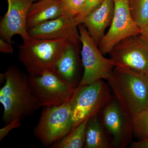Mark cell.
Wrapping results in <instances>:
<instances>
[{"mask_svg": "<svg viewBox=\"0 0 148 148\" xmlns=\"http://www.w3.org/2000/svg\"><path fill=\"white\" fill-rule=\"evenodd\" d=\"M133 135L138 140L148 138V109L140 112L132 118Z\"/></svg>", "mask_w": 148, "mask_h": 148, "instance_id": "cell-19", "label": "cell"}, {"mask_svg": "<svg viewBox=\"0 0 148 148\" xmlns=\"http://www.w3.org/2000/svg\"><path fill=\"white\" fill-rule=\"evenodd\" d=\"M78 29L82 45V61L84 69L79 86L108 79L115 67L113 61L111 58L103 56L83 24H79Z\"/></svg>", "mask_w": 148, "mask_h": 148, "instance_id": "cell-6", "label": "cell"}, {"mask_svg": "<svg viewBox=\"0 0 148 148\" xmlns=\"http://www.w3.org/2000/svg\"><path fill=\"white\" fill-rule=\"evenodd\" d=\"M1 75L5 80L0 90L4 122L7 124L16 119L21 121L34 113L40 106L30 87L29 76L14 66Z\"/></svg>", "mask_w": 148, "mask_h": 148, "instance_id": "cell-1", "label": "cell"}, {"mask_svg": "<svg viewBox=\"0 0 148 148\" xmlns=\"http://www.w3.org/2000/svg\"><path fill=\"white\" fill-rule=\"evenodd\" d=\"M104 1L105 0H86L82 10L76 17L78 24L79 25L81 21L85 17L101 5Z\"/></svg>", "mask_w": 148, "mask_h": 148, "instance_id": "cell-20", "label": "cell"}, {"mask_svg": "<svg viewBox=\"0 0 148 148\" xmlns=\"http://www.w3.org/2000/svg\"><path fill=\"white\" fill-rule=\"evenodd\" d=\"M78 25L75 17L65 12L28 30L31 38L38 39H63L79 44L80 42Z\"/></svg>", "mask_w": 148, "mask_h": 148, "instance_id": "cell-11", "label": "cell"}, {"mask_svg": "<svg viewBox=\"0 0 148 148\" xmlns=\"http://www.w3.org/2000/svg\"><path fill=\"white\" fill-rule=\"evenodd\" d=\"M131 148H148V138L132 142L130 145Z\"/></svg>", "mask_w": 148, "mask_h": 148, "instance_id": "cell-24", "label": "cell"}, {"mask_svg": "<svg viewBox=\"0 0 148 148\" xmlns=\"http://www.w3.org/2000/svg\"><path fill=\"white\" fill-rule=\"evenodd\" d=\"M29 84L40 107L61 105L70 101L75 88L61 79L55 72L29 75Z\"/></svg>", "mask_w": 148, "mask_h": 148, "instance_id": "cell-7", "label": "cell"}, {"mask_svg": "<svg viewBox=\"0 0 148 148\" xmlns=\"http://www.w3.org/2000/svg\"><path fill=\"white\" fill-rule=\"evenodd\" d=\"M106 80L114 96L131 118L148 109V75L115 66Z\"/></svg>", "mask_w": 148, "mask_h": 148, "instance_id": "cell-2", "label": "cell"}, {"mask_svg": "<svg viewBox=\"0 0 148 148\" xmlns=\"http://www.w3.org/2000/svg\"><path fill=\"white\" fill-rule=\"evenodd\" d=\"M63 1V3H64V5L66 4V3L68 2V1H69V0H62Z\"/></svg>", "mask_w": 148, "mask_h": 148, "instance_id": "cell-26", "label": "cell"}, {"mask_svg": "<svg viewBox=\"0 0 148 148\" xmlns=\"http://www.w3.org/2000/svg\"><path fill=\"white\" fill-rule=\"evenodd\" d=\"M21 120L18 119H14L0 130V141L8 135L11 130L20 127L21 125Z\"/></svg>", "mask_w": 148, "mask_h": 148, "instance_id": "cell-22", "label": "cell"}, {"mask_svg": "<svg viewBox=\"0 0 148 148\" xmlns=\"http://www.w3.org/2000/svg\"><path fill=\"white\" fill-rule=\"evenodd\" d=\"M0 51L5 54H12L14 51L12 43L8 42L2 38H0Z\"/></svg>", "mask_w": 148, "mask_h": 148, "instance_id": "cell-23", "label": "cell"}, {"mask_svg": "<svg viewBox=\"0 0 148 148\" xmlns=\"http://www.w3.org/2000/svg\"><path fill=\"white\" fill-rule=\"evenodd\" d=\"M38 0H7L8 8L0 22V35L12 43L15 35H19L23 41L31 37L28 34L27 20L33 4Z\"/></svg>", "mask_w": 148, "mask_h": 148, "instance_id": "cell-12", "label": "cell"}, {"mask_svg": "<svg viewBox=\"0 0 148 148\" xmlns=\"http://www.w3.org/2000/svg\"><path fill=\"white\" fill-rule=\"evenodd\" d=\"M114 12L110 27L99 44V49L104 54L110 53L114 47L123 40L139 36L141 29L130 14L129 3L123 0H114Z\"/></svg>", "mask_w": 148, "mask_h": 148, "instance_id": "cell-9", "label": "cell"}, {"mask_svg": "<svg viewBox=\"0 0 148 148\" xmlns=\"http://www.w3.org/2000/svg\"><path fill=\"white\" fill-rule=\"evenodd\" d=\"M140 36L148 44V24L143 29H141Z\"/></svg>", "mask_w": 148, "mask_h": 148, "instance_id": "cell-25", "label": "cell"}, {"mask_svg": "<svg viewBox=\"0 0 148 148\" xmlns=\"http://www.w3.org/2000/svg\"><path fill=\"white\" fill-rule=\"evenodd\" d=\"M34 130L35 137L43 146H51L73 129L70 101L57 106L44 107Z\"/></svg>", "mask_w": 148, "mask_h": 148, "instance_id": "cell-5", "label": "cell"}, {"mask_svg": "<svg viewBox=\"0 0 148 148\" xmlns=\"http://www.w3.org/2000/svg\"><path fill=\"white\" fill-rule=\"evenodd\" d=\"M84 148H113L110 137L102 122L101 113L90 117L88 120Z\"/></svg>", "mask_w": 148, "mask_h": 148, "instance_id": "cell-16", "label": "cell"}, {"mask_svg": "<svg viewBox=\"0 0 148 148\" xmlns=\"http://www.w3.org/2000/svg\"><path fill=\"white\" fill-rule=\"evenodd\" d=\"M86 0H69L64 5L65 12L76 17L82 10Z\"/></svg>", "mask_w": 148, "mask_h": 148, "instance_id": "cell-21", "label": "cell"}, {"mask_svg": "<svg viewBox=\"0 0 148 148\" xmlns=\"http://www.w3.org/2000/svg\"><path fill=\"white\" fill-rule=\"evenodd\" d=\"M123 1H125L128 2L129 3L131 2L132 1H133V0H123Z\"/></svg>", "mask_w": 148, "mask_h": 148, "instance_id": "cell-27", "label": "cell"}, {"mask_svg": "<svg viewBox=\"0 0 148 148\" xmlns=\"http://www.w3.org/2000/svg\"><path fill=\"white\" fill-rule=\"evenodd\" d=\"M70 43L63 39H38L30 38L19 46L18 57L29 75L55 72L56 65Z\"/></svg>", "mask_w": 148, "mask_h": 148, "instance_id": "cell-3", "label": "cell"}, {"mask_svg": "<svg viewBox=\"0 0 148 148\" xmlns=\"http://www.w3.org/2000/svg\"><path fill=\"white\" fill-rule=\"evenodd\" d=\"M89 119L85 120L72 129L69 134L51 146L53 148L84 147L86 127Z\"/></svg>", "mask_w": 148, "mask_h": 148, "instance_id": "cell-17", "label": "cell"}, {"mask_svg": "<svg viewBox=\"0 0 148 148\" xmlns=\"http://www.w3.org/2000/svg\"><path fill=\"white\" fill-rule=\"evenodd\" d=\"M129 5L133 20L143 29L148 24V0H133Z\"/></svg>", "mask_w": 148, "mask_h": 148, "instance_id": "cell-18", "label": "cell"}, {"mask_svg": "<svg viewBox=\"0 0 148 148\" xmlns=\"http://www.w3.org/2000/svg\"><path fill=\"white\" fill-rule=\"evenodd\" d=\"M78 45L73 43L69 44L58 61L55 71L61 79L75 88L79 86L80 82L79 77Z\"/></svg>", "mask_w": 148, "mask_h": 148, "instance_id": "cell-14", "label": "cell"}, {"mask_svg": "<svg viewBox=\"0 0 148 148\" xmlns=\"http://www.w3.org/2000/svg\"><path fill=\"white\" fill-rule=\"evenodd\" d=\"M110 53L115 67L148 75V44L140 36H132L123 40Z\"/></svg>", "mask_w": 148, "mask_h": 148, "instance_id": "cell-10", "label": "cell"}, {"mask_svg": "<svg viewBox=\"0 0 148 148\" xmlns=\"http://www.w3.org/2000/svg\"><path fill=\"white\" fill-rule=\"evenodd\" d=\"M65 12L62 0H38L33 4L29 10L27 20L28 30L57 18Z\"/></svg>", "mask_w": 148, "mask_h": 148, "instance_id": "cell-15", "label": "cell"}, {"mask_svg": "<svg viewBox=\"0 0 148 148\" xmlns=\"http://www.w3.org/2000/svg\"><path fill=\"white\" fill-rule=\"evenodd\" d=\"M114 12V0H105L101 5L81 21L96 44L99 45L105 30L112 23Z\"/></svg>", "mask_w": 148, "mask_h": 148, "instance_id": "cell-13", "label": "cell"}, {"mask_svg": "<svg viewBox=\"0 0 148 148\" xmlns=\"http://www.w3.org/2000/svg\"><path fill=\"white\" fill-rule=\"evenodd\" d=\"M104 127L110 137L114 148H125L132 143V119L128 116L114 96L101 113Z\"/></svg>", "mask_w": 148, "mask_h": 148, "instance_id": "cell-8", "label": "cell"}, {"mask_svg": "<svg viewBox=\"0 0 148 148\" xmlns=\"http://www.w3.org/2000/svg\"><path fill=\"white\" fill-rule=\"evenodd\" d=\"M108 84L101 79L75 88L70 100L73 129L85 120L100 114L112 96Z\"/></svg>", "mask_w": 148, "mask_h": 148, "instance_id": "cell-4", "label": "cell"}]
</instances>
